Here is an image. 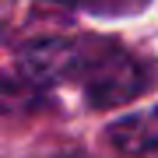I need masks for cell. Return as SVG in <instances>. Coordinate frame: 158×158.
<instances>
[{
  "label": "cell",
  "mask_w": 158,
  "mask_h": 158,
  "mask_svg": "<svg viewBox=\"0 0 158 158\" xmlns=\"http://www.w3.org/2000/svg\"><path fill=\"white\" fill-rule=\"evenodd\" d=\"M151 85H155L151 63H144L141 56L119 49V46H106L98 56H88L85 74H81L85 98L95 109H113L123 102H134L144 91H151Z\"/></svg>",
  "instance_id": "cell-1"
},
{
  "label": "cell",
  "mask_w": 158,
  "mask_h": 158,
  "mask_svg": "<svg viewBox=\"0 0 158 158\" xmlns=\"http://www.w3.org/2000/svg\"><path fill=\"white\" fill-rule=\"evenodd\" d=\"M88 63V53L70 39H35L18 53L14 67L28 85H35L39 91L67 85V81L81 77Z\"/></svg>",
  "instance_id": "cell-2"
},
{
  "label": "cell",
  "mask_w": 158,
  "mask_h": 158,
  "mask_svg": "<svg viewBox=\"0 0 158 158\" xmlns=\"http://www.w3.org/2000/svg\"><path fill=\"white\" fill-rule=\"evenodd\" d=\"M109 141H113L127 158L158 155V106L119 116L116 123L109 127Z\"/></svg>",
  "instance_id": "cell-3"
},
{
  "label": "cell",
  "mask_w": 158,
  "mask_h": 158,
  "mask_svg": "<svg viewBox=\"0 0 158 158\" xmlns=\"http://www.w3.org/2000/svg\"><path fill=\"white\" fill-rule=\"evenodd\" d=\"M42 106V91L28 85L21 74L14 77H0V109H35Z\"/></svg>",
  "instance_id": "cell-4"
},
{
  "label": "cell",
  "mask_w": 158,
  "mask_h": 158,
  "mask_svg": "<svg viewBox=\"0 0 158 158\" xmlns=\"http://www.w3.org/2000/svg\"><path fill=\"white\" fill-rule=\"evenodd\" d=\"M4 28H7V7H4V0H0V35H4Z\"/></svg>",
  "instance_id": "cell-5"
},
{
  "label": "cell",
  "mask_w": 158,
  "mask_h": 158,
  "mask_svg": "<svg viewBox=\"0 0 158 158\" xmlns=\"http://www.w3.org/2000/svg\"><path fill=\"white\" fill-rule=\"evenodd\" d=\"M46 4H63V7H70V4H81V0H46Z\"/></svg>",
  "instance_id": "cell-6"
}]
</instances>
